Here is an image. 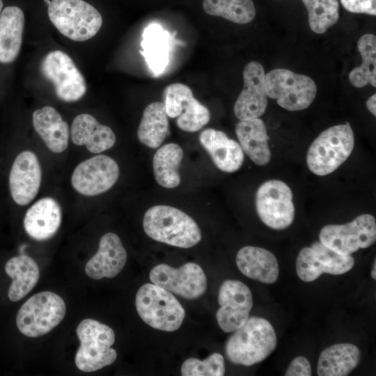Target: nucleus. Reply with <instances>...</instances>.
Here are the masks:
<instances>
[{"instance_id":"1","label":"nucleus","mask_w":376,"mask_h":376,"mask_svg":"<svg viewBox=\"0 0 376 376\" xmlns=\"http://www.w3.org/2000/svg\"><path fill=\"white\" fill-rule=\"evenodd\" d=\"M228 338L225 353L233 363L251 366L265 360L276 348L277 338L272 324L259 317L247 321Z\"/></svg>"},{"instance_id":"2","label":"nucleus","mask_w":376,"mask_h":376,"mask_svg":"<svg viewBox=\"0 0 376 376\" xmlns=\"http://www.w3.org/2000/svg\"><path fill=\"white\" fill-rule=\"evenodd\" d=\"M145 233L152 239L180 248H190L201 240L196 222L180 210L157 205L149 208L143 219Z\"/></svg>"},{"instance_id":"3","label":"nucleus","mask_w":376,"mask_h":376,"mask_svg":"<svg viewBox=\"0 0 376 376\" xmlns=\"http://www.w3.org/2000/svg\"><path fill=\"white\" fill-rule=\"evenodd\" d=\"M354 136L349 123L323 131L308 148L306 162L315 175H327L336 171L351 155Z\"/></svg>"},{"instance_id":"4","label":"nucleus","mask_w":376,"mask_h":376,"mask_svg":"<svg viewBox=\"0 0 376 376\" xmlns=\"http://www.w3.org/2000/svg\"><path fill=\"white\" fill-rule=\"evenodd\" d=\"M76 333L80 342L75 357L78 369L94 372L116 361L117 352L111 347L115 342V334L111 327L86 318L78 324Z\"/></svg>"},{"instance_id":"5","label":"nucleus","mask_w":376,"mask_h":376,"mask_svg":"<svg viewBox=\"0 0 376 376\" xmlns=\"http://www.w3.org/2000/svg\"><path fill=\"white\" fill-rule=\"evenodd\" d=\"M47 13L54 26L65 37L77 42L93 38L102 24L97 10L83 0H52Z\"/></svg>"},{"instance_id":"6","label":"nucleus","mask_w":376,"mask_h":376,"mask_svg":"<svg viewBox=\"0 0 376 376\" xmlns=\"http://www.w3.org/2000/svg\"><path fill=\"white\" fill-rule=\"evenodd\" d=\"M136 308L140 318L150 327L165 331L180 328L185 309L169 291L151 283H145L136 295Z\"/></svg>"},{"instance_id":"7","label":"nucleus","mask_w":376,"mask_h":376,"mask_svg":"<svg viewBox=\"0 0 376 376\" xmlns=\"http://www.w3.org/2000/svg\"><path fill=\"white\" fill-rule=\"evenodd\" d=\"M65 311V304L59 295L50 291L40 292L21 306L17 314L16 324L24 336L37 338L58 325Z\"/></svg>"},{"instance_id":"8","label":"nucleus","mask_w":376,"mask_h":376,"mask_svg":"<svg viewBox=\"0 0 376 376\" xmlns=\"http://www.w3.org/2000/svg\"><path fill=\"white\" fill-rule=\"evenodd\" d=\"M267 96L288 111L308 108L317 94L315 81L309 77L290 70L278 68L265 75Z\"/></svg>"},{"instance_id":"9","label":"nucleus","mask_w":376,"mask_h":376,"mask_svg":"<svg viewBox=\"0 0 376 376\" xmlns=\"http://www.w3.org/2000/svg\"><path fill=\"white\" fill-rule=\"evenodd\" d=\"M320 242L336 253L348 256L366 249L376 241L375 218L369 214L356 217L342 225H327L319 235Z\"/></svg>"},{"instance_id":"10","label":"nucleus","mask_w":376,"mask_h":376,"mask_svg":"<svg viewBox=\"0 0 376 376\" xmlns=\"http://www.w3.org/2000/svg\"><path fill=\"white\" fill-rule=\"evenodd\" d=\"M255 202L258 217L268 227L283 230L294 221L292 193L284 182L270 180L263 183L256 191Z\"/></svg>"},{"instance_id":"11","label":"nucleus","mask_w":376,"mask_h":376,"mask_svg":"<svg viewBox=\"0 0 376 376\" xmlns=\"http://www.w3.org/2000/svg\"><path fill=\"white\" fill-rule=\"evenodd\" d=\"M43 77L54 85L57 97L64 102H75L86 92L84 77L72 59L61 50L47 54L40 63Z\"/></svg>"},{"instance_id":"12","label":"nucleus","mask_w":376,"mask_h":376,"mask_svg":"<svg viewBox=\"0 0 376 376\" xmlns=\"http://www.w3.org/2000/svg\"><path fill=\"white\" fill-rule=\"evenodd\" d=\"M150 279L155 285L187 299L201 297L207 289V278L196 263H187L179 268L166 264L154 267Z\"/></svg>"},{"instance_id":"13","label":"nucleus","mask_w":376,"mask_h":376,"mask_svg":"<svg viewBox=\"0 0 376 376\" xmlns=\"http://www.w3.org/2000/svg\"><path fill=\"white\" fill-rule=\"evenodd\" d=\"M164 95L166 114L177 118L176 124L180 130L195 132L210 121L208 109L194 97L188 86L182 83L170 84L165 88Z\"/></svg>"},{"instance_id":"14","label":"nucleus","mask_w":376,"mask_h":376,"mask_svg":"<svg viewBox=\"0 0 376 376\" xmlns=\"http://www.w3.org/2000/svg\"><path fill=\"white\" fill-rule=\"evenodd\" d=\"M354 265L351 255H341L320 242L303 248L296 260V271L304 282L316 280L322 274L340 275L349 272Z\"/></svg>"},{"instance_id":"15","label":"nucleus","mask_w":376,"mask_h":376,"mask_svg":"<svg viewBox=\"0 0 376 376\" xmlns=\"http://www.w3.org/2000/svg\"><path fill=\"white\" fill-rule=\"evenodd\" d=\"M216 313L219 327L226 333L233 332L249 319L253 306L252 295L249 287L237 280L228 279L219 287Z\"/></svg>"},{"instance_id":"16","label":"nucleus","mask_w":376,"mask_h":376,"mask_svg":"<svg viewBox=\"0 0 376 376\" xmlns=\"http://www.w3.org/2000/svg\"><path fill=\"white\" fill-rule=\"evenodd\" d=\"M118 176L119 167L115 160L99 155L81 162L73 171L71 182L79 194L93 196L111 189Z\"/></svg>"},{"instance_id":"17","label":"nucleus","mask_w":376,"mask_h":376,"mask_svg":"<svg viewBox=\"0 0 376 376\" xmlns=\"http://www.w3.org/2000/svg\"><path fill=\"white\" fill-rule=\"evenodd\" d=\"M244 86L235 105L234 113L240 120L262 116L267 106L265 73L257 61L249 62L243 71Z\"/></svg>"},{"instance_id":"18","label":"nucleus","mask_w":376,"mask_h":376,"mask_svg":"<svg viewBox=\"0 0 376 376\" xmlns=\"http://www.w3.org/2000/svg\"><path fill=\"white\" fill-rule=\"evenodd\" d=\"M42 171L35 153L26 150L15 159L9 175V188L13 201L26 205L36 196L41 183Z\"/></svg>"},{"instance_id":"19","label":"nucleus","mask_w":376,"mask_h":376,"mask_svg":"<svg viewBox=\"0 0 376 376\" xmlns=\"http://www.w3.org/2000/svg\"><path fill=\"white\" fill-rule=\"evenodd\" d=\"M127 252L119 237L113 233L100 239L97 253L86 263L85 272L92 279L113 278L123 269Z\"/></svg>"},{"instance_id":"20","label":"nucleus","mask_w":376,"mask_h":376,"mask_svg":"<svg viewBox=\"0 0 376 376\" xmlns=\"http://www.w3.org/2000/svg\"><path fill=\"white\" fill-rule=\"evenodd\" d=\"M199 141L219 170L233 173L242 166L244 157L240 145L224 132L207 128L201 132Z\"/></svg>"},{"instance_id":"21","label":"nucleus","mask_w":376,"mask_h":376,"mask_svg":"<svg viewBox=\"0 0 376 376\" xmlns=\"http://www.w3.org/2000/svg\"><path fill=\"white\" fill-rule=\"evenodd\" d=\"M61 219L62 212L58 203L53 198L45 197L36 201L26 211L24 228L31 238L44 241L56 233Z\"/></svg>"},{"instance_id":"22","label":"nucleus","mask_w":376,"mask_h":376,"mask_svg":"<svg viewBox=\"0 0 376 376\" xmlns=\"http://www.w3.org/2000/svg\"><path fill=\"white\" fill-rule=\"evenodd\" d=\"M70 136L73 143L86 146L91 152L95 154L111 148L116 142L113 130L88 113L79 114L74 118Z\"/></svg>"},{"instance_id":"23","label":"nucleus","mask_w":376,"mask_h":376,"mask_svg":"<svg viewBox=\"0 0 376 376\" xmlns=\"http://www.w3.org/2000/svg\"><path fill=\"white\" fill-rule=\"evenodd\" d=\"M236 264L246 276L266 284L276 281L279 268L276 256L263 248L246 246L237 253Z\"/></svg>"},{"instance_id":"24","label":"nucleus","mask_w":376,"mask_h":376,"mask_svg":"<svg viewBox=\"0 0 376 376\" xmlns=\"http://www.w3.org/2000/svg\"><path fill=\"white\" fill-rule=\"evenodd\" d=\"M236 136L242 150L258 166L267 164L271 159L269 136L262 119L240 120L235 127Z\"/></svg>"},{"instance_id":"25","label":"nucleus","mask_w":376,"mask_h":376,"mask_svg":"<svg viewBox=\"0 0 376 376\" xmlns=\"http://www.w3.org/2000/svg\"><path fill=\"white\" fill-rule=\"evenodd\" d=\"M33 125L46 146L53 152L64 151L68 145L69 127L53 107L45 106L33 113Z\"/></svg>"},{"instance_id":"26","label":"nucleus","mask_w":376,"mask_h":376,"mask_svg":"<svg viewBox=\"0 0 376 376\" xmlns=\"http://www.w3.org/2000/svg\"><path fill=\"white\" fill-rule=\"evenodd\" d=\"M24 15L17 6H8L0 16V63H10L17 57L22 42Z\"/></svg>"},{"instance_id":"27","label":"nucleus","mask_w":376,"mask_h":376,"mask_svg":"<svg viewBox=\"0 0 376 376\" xmlns=\"http://www.w3.org/2000/svg\"><path fill=\"white\" fill-rule=\"evenodd\" d=\"M360 350L351 343L333 345L324 350L318 359L319 376H345L349 375L361 360Z\"/></svg>"},{"instance_id":"28","label":"nucleus","mask_w":376,"mask_h":376,"mask_svg":"<svg viewBox=\"0 0 376 376\" xmlns=\"http://www.w3.org/2000/svg\"><path fill=\"white\" fill-rule=\"evenodd\" d=\"M5 272L12 279L8 297L12 301H17L27 295L38 283L40 270L33 259L26 255L9 259Z\"/></svg>"},{"instance_id":"29","label":"nucleus","mask_w":376,"mask_h":376,"mask_svg":"<svg viewBox=\"0 0 376 376\" xmlns=\"http://www.w3.org/2000/svg\"><path fill=\"white\" fill-rule=\"evenodd\" d=\"M141 54L154 75L161 74L169 61V34L158 24L145 28L141 42Z\"/></svg>"},{"instance_id":"30","label":"nucleus","mask_w":376,"mask_h":376,"mask_svg":"<svg viewBox=\"0 0 376 376\" xmlns=\"http://www.w3.org/2000/svg\"><path fill=\"white\" fill-rule=\"evenodd\" d=\"M169 132V123L164 103L155 102L144 109L137 130L139 141L147 147L157 148Z\"/></svg>"},{"instance_id":"31","label":"nucleus","mask_w":376,"mask_h":376,"mask_svg":"<svg viewBox=\"0 0 376 376\" xmlns=\"http://www.w3.org/2000/svg\"><path fill=\"white\" fill-rule=\"evenodd\" d=\"M183 158L181 147L169 143L160 147L154 154L153 172L157 183L167 189L178 187L181 181L178 168Z\"/></svg>"},{"instance_id":"32","label":"nucleus","mask_w":376,"mask_h":376,"mask_svg":"<svg viewBox=\"0 0 376 376\" xmlns=\"http://www.w3.org/2000/svg\"><path fill=\"white\" fill-rule=\"evenodd\" d=\"M361 56V64L349 75L350 83L355 87H363L368 84L376 86V38L371 33L362 36L357 42Z\"/></svg>"},{"instance_id":"33","label":"nucleus","mask_w":376,"mask_h":376,"mask_svg":"<svg viewBox=\"0 0 376 376\" xmlns=\"http://www.w3.org/2000/svg\"><path fill=\"white\" fill-rule=\"evenodd\" d=\"M203 8L210 15L240 24L251 22L256 16L252 0H203Z\"/></svg>"},{"instance_id":"34","label":"nucleus","mask_w":376,"mask_h":376,"mask_svg":"<svg viewBox=\"0 0 376 376\" xmlns=\"http://www.w3.org/2000/svg\"><path fill=\"white\" fill-rule=\"evenodd\" d=\"M308 14L311 29L319 34L325 33L339 19L338 0H302Z\"/></svg>"},{"instance_id":"35","label":"nucleus","mask_w":376,"mask_h":376,"mask_svg":"<svg viewBox=\"0 0 376 376\" xmlns=\"http://www.w3.org/2000/svg\"><path fill=\"white\" fill-rule=\"evenodd\" d=\"M224 373V359L217 352L203 361L189 358L184 361L181 367V375L183 376H222Z\"/></svg>"},{"instance_id":"36","label":"nucleus","mask_w":376,"mask_h":376,"mask_svg":"<svg viewBox=\"0 0 376 376\" xmlns=\"http://www.w3.org/2000/svg\"><path fill=\"white\" fill-rule=\"evenodd\" d=\"M340 2L351 13L376 15V0H340Z\"/></svg>"},{"instance_id":"37","label":"nucleus","mask_w":376,"mask_h":376,"mask_svg":"<svg viewBox=\"0 0 376 376\" xmlns=\"http://www.w3.org/2000/svg\"><path fill=\"white\" fill-rule=\"evenodd\" d=\"M285 376H310L311 367L308 360L302 356L295 357L290 363Z\"/></svg>"},{"instance_id":"38","label":"nucleus","mask_w":376,"mask_h":376,"mask_svg":"<svg viewBox=\"0 0 376 376\" xmlns=\"http://www.w3.org/2000/svg\"><path fill=\"white\" fill-rule=\"evenodd\" d=\"M376 95L373 94L370 96L366 102V107L368 110L375 116L376 115Z\"/></svg>"},{"instance_id":"39","label":"nucleus","mask_w":376,"mask_h":376,"mask_svg":"<svg viewBox=\"0 0 376 376\" xmlns=\"http://www.w3.org/2000/svg\"><path fill=\"white\" fill-rule=\"evenodd\" d=\"M376 261L375 260L374 261V263H373V269H372V272H371V276L373 279H375L376 278V272H375V269H376Z\"/></svg>"},{"instance_id":"40","label":"nucleus","mask_w":376,"mask_h":376,"mask_svg":"<svg viewBox=\"0 0 376 376\" xmlns=\"http://www.w3.org/2000/svg\"><path fill=\"white\" fill-rule=\"evenodd\" d=\"M3 5V4L2 0H0V16H1V14Z\"/></svg>"},{"instance_id":"41","label":"nucleus","mask_w":376,"mask_h":376,"mask_svg":"<svg viewBox=\"0 0 376 376\" xmlns=\"http://www.w3.org/2000/svg\"><path fill=\"white\" fill-rule=\"evenodd\" d=\"M45 3L46 5H47V6L50 4L51 3V1L49 0H44Z\"/></svg>"}]
</instances>
